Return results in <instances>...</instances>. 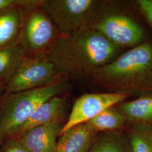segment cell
<instances>
[{"label":"cell","mask_w":152,"mask_h":152,"mask_svg":"<svg viewBox=\"0 0 152 152\" xmlns=\"http://www.w3.org/2000/svg\"><path fill=\"white\" fill-rule=\"evenodd\" d=\"M117 46L98 31L86 28L61 35L47 58L66 78L91 77L113 60Z\"/></svg>","instance_id":"cell-1"},{"label":"cell","mask_w":152,"mask_h":152,"mask_svg":"<svg viewBox=\"0 0 152 152\" xmlns=\"http://www.w3.org/2000/svg\"><path fill=\"white\" fill-rule=\"evenodd\" d=\"M91 78L96 85L127 96L152 92V44L131 49L98 69Z\"/></svg>","instance_id":"cell-2"},{"label":"cell","mask_w":152,"mask_h":152,"mask_svg":"<svg viewBox=\"0 0 152 152\" xmlns=\"http://www.w3.org/2000/svg\"><path fill=\"white\" fill-rule=\"evenodd\" d=\"M68 83L64 77L42 87L6 94L0 104V146L16 135L41 104L64 91Z\"/></svg>","instance_id":"cell-3"},{"label":"cell","mask_w":152,"mask_h":152,"mask_svg":"<svg viewBox=\"0 0 152 152\" xmlns=\"http://www.w3.org/2000/svg\"><path fill=\"white\" fill-rule=\"evenodd\" d=\"M42 0H33L21 6L22 26L19 44L26 56L46 57L61 34L41 6Z\"/></svg>","instance_id":"cell-4"},{"label":"cell","mask_w":152,"mask_h":152,"mask_svg":"<svg viewBox=\"0 0 152 152\" xmlns=\"http://www.w3.org/2000/svg\"><path fill=\"white\" fill-rule=\"evenodd\" d=\"M99 4L93 0H42L41 6L65 36L90 28Z\"/></svg>","instance_id":"cell-5"},{"label":"cell","mask_w":152,"mask_h":152,"mask_svg":"<svg viewBox=\"0 0 152 152\" xmlns=\"http://www.w3.org/2000/svg\"><path fill=\"white\" fill-rule=\"evenodd\" d=\"M90 28L101 33L116 46H131L141 42L144 32L130 18L108 13L100 2Z\"/></svg>","instance_id":"cell-6"},{"label":"cell","mask_w":152,"mask_h":152,"mask_svg":"<svg viewBox=\"0 0 152 152\" xmlns=\"http://www.w3.org/2000/svg\"><path fill=\"white\" fill-rule=\"evenodd\" d=\"M62 77H64L60 75L56 66L47 56L31 58L26 56L15 75L7 84L6 94L42 87Z\"/></svg>","instance_id":"cell-7"},{"label":"cell","mask_w":152,"mask_h":152,"mask_svg":"<svg viewBox=\"0 0 152 152\" xmlns=\"http://www.w3.org/2000/svg\"><path fill=\"white\" fill-rule=\"evenodd\" d=\"M126 97V95L117 92L91 93L82 95L73 104L61 134L76 125L87 122L105 109L121 103Z\"/></svg>","instance_id":"cell-8"},{"label":"cell","mask_w":152,"mask_h":152,"mask_svg":"<svg viewBox=\"0 0 152 152\" xmlns=\"http://www.w3.org/2000/svg\"><path fill=\"white\" fill-rule=\"evenodd\" d=\"M64 125L60 120L34 127L14 137L29 152H54L56 138L61 134Z\"/></svg>","instance_id":"cell-9"},{"label":"cell","mask_w":152,"mask_h":152,"mask_svg":"<svg viewBox=\"0 0 152 152\" xmlns=\"http://www.w3.org/2000/svg\"><path fill=\"white\" fill-rule=\"evenodd\" d=\"M97 134L87 122L76 125L61 134L54 152H87Z\"/></svg>","instance_id":"cell-10"},{"label":"cell","mask_w":152,"mask_h":152,"mask_svg":"<svg viewBox=\"0 0 152 152\" xmlns=\"http://www.w3.org/2000/svg\"><path fill=\"white\" fill-rule=\"evenodd\" d=\"M65 100L59 95L41 104L12 137L18 136L34 127L55 120H60L64 108Z\"/></svg>","instance_id":"cell-11"},{"label":"cell","mask_w":152,"mask_h":152,"mask_svg":"<svg viewBox=\"0 0 152 152\" xmlns=\"http://www.w3.org/2000/svg\"><path fill=\"white\" fill-rule=\"evenodd\" d=\"M22 26L21 6L0 13V49L19 44Z\"/></svg>","instance_id":"cell-12"},{"label":"cell","mask_w":152,"mask_h":152,"mask_svg":"<svg viewBox=\"0 0 152 152\" xmlns=\"http://www.w3.org/2000/svg\"><path fill=\"white\" fill-rule=\"evenodd\" d=\"M119 109L133 124H152V94L122 103Z\"/></svg>","instance_id":"cell-13"},{"label":"cell","mask_w":152,"mask_h":152,"mask_svg":"<svg viewBox=\"0 0 152 152\" xmlns=\"http://www.w3.org/2000/svg\"><path fill=\"white\" fill-rule=\"evenodd\" d=\"M26 57L20 44L0 49V82L7 84Z\"/></svg>","instance_id":"cell-14"},{"label":"cell","mask_w":152,"mask_h":152,"mask_svg":"<svg viewBox=\"0 0 152 152\" xmlns=\"http://www.w3.org/2000/svg\"><path fill=\"white\" fill-rule=\"evenodd\" d=\"M87 152H131L127 139L121 131L104 132L96 136Z\"/></svg>","instance_id":"cell-15"},{"label":"cell","mask_w":152,"mask_h":152,"mask_svg":"<svg viewBox=\"0 0 152 152\" xmlns=\"http://www.w3.org/2000/svg\"><path fill=\"white\" fill-rule=\"evenodd\" d=\"M115 106L105 109L87 123L98 132L120 131L127 120L120 109Z\"/></svg>","instance_id":"cell-16"},{"label":"cell","mask_w":152,"mask_h":152,"mask_svg":"<svg viewBox=\"0 0 152 152\" xmlns=\"http://www.w3.org/2000/svg\"><path fill=\"white\" fill-rule=\"evenodd\" d=\"M126 136L131 152H152L151 124H133L127 131Z\"/></svg>","instance_id":"cell-17"},{"label":"cell","mask_w":152,"mask_h":152,"mask_svg":"<svg viewBox=\"0 0 152 152\" xmlns=\"http://www.w3.org/2000/svg\"><path fill=\"white\" fill-rule=\"evenodd\" d=\"M0 152H29L14 137L6 140L0 146Z\"/></svg>","instance_id":"cell-18"},{"label":"cell","mask_w":152,"mask_h":152,"mask_svg":"<svg viewBox=\"0 0 152 152\" xmlns=\"http://www.w3.org/2000/svg\"><path fill=\"white\" fill-rule=\"evenodd\" d=\"M137 4L141 12L152 28V0H139Z\"/></svg>","instance_id":"cell-19"},{"label":"cell","mask_w":152,"mask_h":152,"mask_svg":"<svg viewBox=\"0 0 152 152\" xmlns=\"http://www.w3.org/2000/svg\"><path fill=\"white\" fill-rule=\"evenodd\" d=\"M27 0H0V13L26 4Z\"/></svg>","instance_id":"cell-20"},{"label":"cell","mask_w":152,"mask_h":152,"mask_svg":"<svg viewBox=\"0 0 152 152\" xmlns=\"http://www.w3.org/2000/svg\"><path fill=\"white\" fill-rule=\"evenodd\" d=\"M7 84L5 83L0 82V104L6 95V88Z\"/></svg>","instance_id":"cell-21"}]
</instances>
